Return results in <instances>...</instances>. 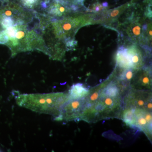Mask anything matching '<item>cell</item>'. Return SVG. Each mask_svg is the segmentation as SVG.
I'll list each match as a JSON object with an SVG mask.
<instances>
[{"label": "cell", "instance_id": "8fae6325", "mask_svg": "<svg viewBox=\"0 0 152 152\" xmlns=\"http://www.w3.org/2000/svg\"><path fill=\"white\" fill-rule=\"evenodd\" d=\"M77 10V9L62 1L55 0L50 6L49 13L55 17H64L70 13Z\"/></svg>", "mask_w": 152, "mask_h": 152}, {"label": "cell", "instance_id": "8992f818", "mask_svg": "<svg viewBox=\"0 0 152 152\" xmlns=\"http://www.w3.org/2000/svg\"><path fill=\"white\" fill-rule=\"evenodd\" d=\"M152 112L142 108H131L126 124L130 127L142 131L152 141Z\"/></svg>", "mask_w": 152, "mask_h": 152}, {"label": "cell", "instance_id": "6da1fadb", "mask_svg": "<svg viewBox=\"0 0 152 152\" xmlns=\"http://www.w3.org/2000/svg\"><path fill=\"white\" fill-rule=\"evenodd\" d=\"M117 69L107 78L89 89L86 104L79 121L88 123L113 118H119L124 98L128 91L117 78Z\"/></svg>", "mask_w": 152, "mask_h": 152}, {"label": "cell", "instance_id": "277c9868", "mask_svg": "<svg viewBox=\"0 0 152 152\" xmlns=\"http://www.w3.org/2000/svg\"><path fill=\"white\" fill-rule=\"evenodd\" d=\"M94 13H76L71 15L63 17L53 23L54 33L59 39L66 43L75 40L74 37L80 28L92 25Z\"/></svg>", "mask_w": 152, "mask_h": 152}, {"label": "cell", "instance_id": "9c48e42d", "mask_svg": "<svg viewBox=\"0 0 152 152\" xmlns=\"http://www.w3.org/2000/svg\"><path fill=\"white\" fill-rule=\"evenodd\" d=\"M134 0L118 7L110 10H105L100 12L94 13L92 24H101L106 27H110L112 25L118 20L121 16L134 4Z\"/></svg>", "mask_w": 152, "mask_h": 152}, {"label": "cell", "instance_id": "3957f363", "mask_svg": "<svg viewBox=\"0 0 152 152\" xmlns=\"http://www.w3.org/2000/svg\"><path fill=\"white\" fill-rule=\"evenodd\" d=\"M138 11H132L122 23L118 24L116 30H121L120 34L125 37L130 43L137 44L147 52L151 53V50L147 45L145 31L148 22L147 19L151 18V8L147 10L144 15Z\"/></svg>", "mask_w": 152, "mask_h": 152}, {"label": "cell", "instance_id": "30bf717a", "mask_svg": "<svg viewBox=\"0 0 152 152\" xmlns=\"http://www.w3.org/2000/svg\"><path fill=\"white\" fill-rule=\"evenodd\" d=\"M152 83L151 67L145 66L137 71L131 82V88L152 90Z\"/></svg>", "mask_w": 152, "mask_h": 152}, {"label": "cell", "instance_id": "2e32d148", "mask_svg": "<svg viewBox=\"0 0 152 152\" xmlns=\"http://www.w3.org/2000/svg\"><path fill=\"white\" fill-rule=\"evenodd\" d=\"M22 2L28 7H32L38 3L39 0H22Z\"/></svg>", "mask_w": 152, "mask_h": 152}, {"label": "cell", "instance_id": "4fadbf2b", "mask_svg": "<svg viewBox=\"0 0 152 152\" xmlns=\"http://www.w3.org/2000/svg\"><path fill=\"white\" fill-rule=\"evenodd\" d=\"M107 8H108V4L107 3L96 2L91 6L90 9L88 10V12H93V13H96L105 10Z\"/></svg>", "mask_w": 152, "mask_h": 152}, {"label": "cell", "instance_id": "5bb4252c", "mask_svg": "<svg viewBox=\"0 0 152 152\" xmlns=\"http://www.w3.org/2000/svg\"><path fill=\"white\" fill-rule=\"evenodd\" d=\"M0 25L3 29L13 26L16 25V23L15 21V18L11 17H2L0 21Z\"/></svg>", "mask_w": 152, "mask_h": 152}, {"label": "cell", "instance_id": "7a4b0ae2", "mask_svg": "<svg viewBox=\"0 0 152 152\" xmlns=\"http://www.w3.org/2000/svg\"><path fill=\"white\" fill-rule=\"evenodd\" d=\"M69 100L68 93L22 94L17 98L19 106L41 113L53 115L56 118L62 106Z\"/></svg>", "mask_w": 152, "mask_h": 152}, {"label": "cell", "instance_id": "ba28073f", "mask_svg": "<svg viewBox=\"0 0 152 152\" xmlns=\"http://www.w3.org/2000/svg\"><path fill=\"white\" fill-rule=\"evenodd\" d=\"M86 104L85 98L69 100L60 110L58 115L55 118L57 121H66L79 120Z\"/></svg>", "mask_w": 152, "mask_h": 152}, {"label": "cell", "instance_id": "9a60e30c", "mask_svg": "<svg viewBox=\"0 0 152 152\" xmlns=\"http://www.w3.org/2000/svg\"><path fill=\"white\" fill-rule=\"evenodd\" d=\"M78 9L80 7L83 6L84 0H60Z\"/></svg>", "mask_w": 152, "mask_h": 152}, {"label": "cell", "instance_id": "7c38bea8", "mask_svg": "<svg viewBox=\"0 0 152 152\" xmlns=\"http://www.w3.org/2000/svg\"><path fill=\"white\" fill-rule=\"evenodd\" d=\"M89 89L83 83L75 84L69 90V100L77 99L86 98L88 95Z\"/></svg>", "mask_w": 152, "mask_h": 152}, {"label": "cell", "instance_id": "52a82bcc", "mask_svg": "<svg viewBox=\"0 0 152 152\" xmlns=\"http://www.w3.org/2000/svg\"><path fill=\"white\" fill-rule=\"evenodd\" d=\"M152 90L130 88L123 100V108H139L152 112Z\"/></svg>", "mask_w": 152, "mask_h": 152}, {"label": "cell", "instance_id": "5b68a950", "mask_svg": "<svg viewBox=\"0 0 152 152\" xmlns=\"http://www.w3.org/2000/svg\"><path fill=\"white\" fill-rule=\"evenodd\" d=\"M137 44L129 43L121 46L115 56L117 67L120 69H133L139 70L145 66V58L143 48Z\"/></svg>", "mask_w": 152, "mask_h": 152}]
</instances>
